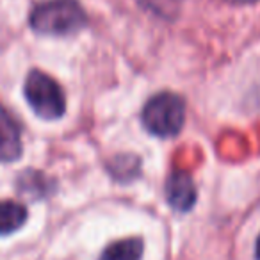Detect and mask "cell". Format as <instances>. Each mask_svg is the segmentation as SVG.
I'll return each mask as SVG.
<instances>
[{"instance_id": "1", "label": "cell", "mask_w": 260, "mask_h": 260, "mask_svg": "<svg viewBox=\"0 0 260 260\" xmlns=\"http://www.w3.org/2000/svg\"><path fill=\"white\" fill-rule=\"evenodd\" d=\"M30 25L45 36H68L86 25V13L77 0H48L32 11Z\"/></svg>"}, {"instance_id": "2", "label": "cell", "mask_w": 260, "mask_h": 260, "mask_svg": "<svg viewBox=\"0 0 260 260\" xmlns=\"http://www.w3.org/2000/svg\"><path fill=\"white\" fill-rule=\"evenodd\" d=\"M143 125L157 138H175L184 126L185 105L178 94L164 91L146 102L143 109Z\"/></svg>"}, {"instance_id": "3", "label": "cell", "mask_w": 260, "mask_h": 260, "mask_svg": "<svg viewBox=\"0 0 260 260\" xmlns=\"http://www.w3.org/2000/svg\"><path fill=\"white\" fill-rule=\"evenodd\" d=\"M23 93H25V100L29 102L30 109L40 118L52 121V119H59L64 114V91L59 86L57 80H54L47 73L40 72V70H32L25 79Z\"/></svg>"}, {"instance_id": "4", "label": "cell", "mask_w": 260, "mask_h": 260, "mask_svg": "<svg viewBox=\"0 0 260 260\" xmlns=\"http://www.w3.org/2000/svg\"><path fill=\"white\" fill-rule=\"evenodd\" d=\"M166 200L175 210L187 212L196 203V187L191 175L185 171H173L166 180Z\"/></svg>"}, {"instance_id": "5", "label": "cell", "mask_w": 260, "mask_h": 260, "mask_svg": "<svg viewBox=\"0 0 260 260\" xmlns=\"http://www.w3.org/2000/svg\"><path fill=\"white\" fill-rule=\"evenodd\" d=\"M22 155V130L11 112L0 105V164H8Z\"/></svg>"}, {"instance_id": "6", "label": "cell", "mask_w": 260, "mask_h": 260, "mask_svg": "<svg viewBox=\"0 0 260 260\" xmlns=\"http://www.w3.org/2000/svg\"><path fill=\"white\" fill-rule=\"evenodd\" d=\"M145 253L143 239L128 237L109 244L98 260H141Z\"/></svg>"}, {"instance_id": "7", "label": "cell", "mask_w": 260, "mask_h": 260, "mask_svg": "<svg viewBox=\"0 0 260 260\" xmlns=\"http://www.w3.org/2000/svg\"><path fill=\"white\" fill-rule=\"evenodd\" d=\"M54 189V182L40 171H23L18 178V192L34 200L45 198Z\"/></svg>"}, {"instance_id": "8", "label": "cell", "mask_w": 260, "mask_h": 260, "mask_svg": "<svg viewBox=\"0 0 260 260\" xmlns=\"http://www.w3.org/2000/svg\"><path fill=\"white\" fill-rule=\"evenodd\" d=\"M27 221V209L16 202H0V235L20 230Z\"/></svg>"}, {"instance_id": "9", "label": "cell", "mask_w": 260, "mask_h": 260, "mask_svg": "<svg viewBox=\"0 0 260 260\" xmlns=\"http://www.w3.org/2000/svg\"><path fill=\"white\" fill-rule=\"evenodd\" d=\"M255 255H256V260H260V235L256 239V248H255Z\"/></svg>"}, {"instance_id": "10", "label": "cell", "mask_w": 260, "mask_h": 260, "mask_svg": "<svg viewBox=\"0 0 260 260\" xmlns=\"http://www.w3.org/2000/svg\"><path fill=\"white\" fill-rule=\"evenodd\" d=\"M230 2H235V4H251V2H258V0H230Z\"/></svg>"}]
</instances>
